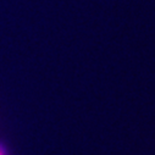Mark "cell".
I'll use <instances>...</instances> for the list:
<instances>
[{"label":"cell","mask_w":155,"mask_h":155,"mask_svg":"<svg viewBox=\"0 0 155 155\" xmlns=\"http://www.w3.org/2000/svg\"><path fill=\"white\" fill-rule=\"evenodd\" d=\"M0 155H9L8 149H6L3 144H0Z\"/></svg>","instance_id":"6da1fadb"}]
</instances>
